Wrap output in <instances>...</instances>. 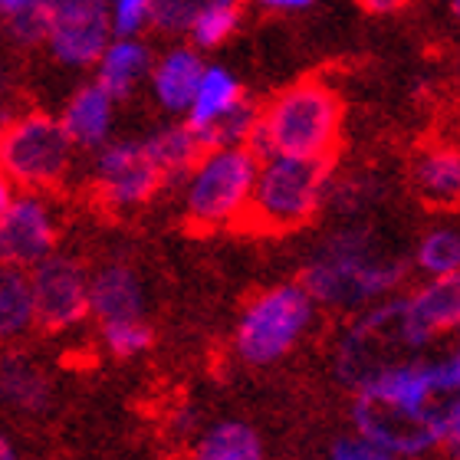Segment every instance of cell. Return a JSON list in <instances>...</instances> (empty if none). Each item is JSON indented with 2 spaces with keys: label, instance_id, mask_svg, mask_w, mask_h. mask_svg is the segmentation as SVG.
I'll return each instance as SVG.
<instances>
[{
  "label": "cell",
  "instance_id": "obj_1",
  "mask_svg": "<svg viewBox=\"0 0 460 460\" xmlns=\"http://www.w3.org/2000/svg\"><path fill=\"white\" fill-rule=\"evenodd\" d=\"M402 279L404 260L392 257L368 224H345L316 247L299 287L319 306L355 313L392 296Z\"/></svg>",
  "mask_w": 460,
  "mask_h": 460
},
{
  "label": "cell",
  "instance_id": "obj_2",
  "mask_svg": "<svg viewBox=\"0 0 460 460\" xmlns=\"http://www.w3.org/2000/svg\"><path fill=\"white\" fill-rule=\"evenodd\" d=\"M342 135V99L326 79L306 76L279 89L260 109L247 148L263 158H309L336 162Z\"/></svg>",
  "mask_w": 460,
  "mask_h": 460
},
{
  "label": "cell",
  "instance_id": "obj_3",
  "mask_svg": "<svg viewBox=\"0 0 460 460\" xmlns=\"http://www.w3.org/2000/svg\"><path fill=\"white\" fill-rule=\"evenodd\" d=\"M428 345L431 339L414 326L404 296L382 299L362 309L342 332L336 349V375L339 382L352 385L358 392L394 365L411 362L414 352H421Z\"/></svg>",
  "mask_w": 460,
  "mask_h": 460
},
{
  "label": "cell",
  "instance_id": "obj_4",
  "mask_svg": "<svg viewBox=\"0 0 460 460\" xmlns=\"http://www.w3.org/2000/svg\"><path fill=\"white\" fill-rule=\"evenodd\" d=\"M336 162L263 158L243 224L260 234H287L309 224L329 198Z\"/></svg>",
  "mask_w": 460,
  "mask_h": 460
},
{
  "label": "cell",
  "instance_id": "obj_5",
  "mask_svg": "<svg viewBox=\"0 0 460 460\" xmlns=\"http://www.w3.org/2000/svg\"><path fill=\"white\" fill-rule=\"evenodd\" d=\"M73 162H76V148L66 138L57 115L30 109L0 122V174L17 191H53L69 178Z\"/></svg>",
  "mask_w": 460,
  "mask_h": 460
},
{
  "label": "cell",
  "instance_id": "obj_6",
  "mask_svg": "<svg viewBox=\"0 0 460 460\" xmlns=\"http://www.w3.org/2000/svg\"><path fill=\"white\" fill-rule=\"evenodd\" d=\"M260 158L250 148L204 152L184 178V221L198 230L243 224Z\"/></svg>",
  "mask_w": 460,
  "mask_h": 460
},
{
  "label": "cell",
  "instance_id": "obj_7",
  "mask_svg": "<svg viewBox=\"0 0 460 460\" xmlns=\"http://www.w3.org/2000/svg\"><path fill=\"white\" fill-rule=\"evenodd\" d=\"M352 421L358 438L402 460L421 457L438 447H457L460 438V402H444L434 411H408L398 404L378 402L368 394H355Z\"/></svg>",
  "mask_w": 460,
  "mask_h": 460
},
{
  "label": "cell",
  "instance_id": "obj_8",
  "mask_svg": "<svg viewBox=\"0 0 460 460\" xmlns=\"http://www.w3.org/2000/svg\"><path fill=\"white\" fill-rule=\"evenodd\" d=\"M316 303L299 283L263 289L243 306L234 329V352L247 365H273L287 358L313 326Z\"/></svg>",
  "mask_w": 460,
  "mask_h": 460
},
{
  "label": "cell",
  "instance_id": "obj_9",
  "mask_svg": "<svg viewBox=\"0 0 460 460\" xmlns=\"http://www.w3.org/2000/svg\"><path fill=\"white\" fill-rule=\"evenodd\" d=\"M168 184L164 172L145 152L142 138L106 142L93 162V191L109 211H135L145 208Z\"/></svg>",
  "mask_w": 460,
  "mask_h": 460
},
{
  "label": "cell",
  "instance_id": "obj_10",
  "mask_svg": "<svg viewBox=\"0 0 460 460\" xmlns=\"http://www.w3.org/2000/svg\"><path fill=\"white\" fill-rule=\"evenodd\" d=\"M33 326L63 336L89 319V270L69 253H53L27 273Z\"/></svg>",
  "mask_w": 460,
  "mask_h": 460
},
{
  "label": "cell",
  "instance_id": "obj_11",
  "mask_svg": "<svg viewBox=\"0 0 460 460\" xmlns=\"http://www.w3.org/2000/svg\"><path fill=\"white\" fill-rule=\"evenodd\" d=\"M109 4L102 0H49L47 47L57 63L73 69L96 66L109 47Z\"/></svg>",
  "mask_w": 460,
  "mask_h": 460
},
{
  "label": "cell",
  "instance_id": "obj_12",
  "mask_svg": "<svg viewBox=\"0 0 460 460\" xmlns=\"http://www.w3.org/2000/svg\"><path fill=\"white\" fill-rule=\"evenodd\" d=\"M59 224L43 194H17L0 221V267L30 273L57 253Z\"/></svg>",
  "mask_w": 460,
  "mask_h": 460
},
{
  "label": "cell",
  "instance_id": "obj_13",
  "mask_svg": "<svg viewBox=\"0 0 460 460\" xmlns=\"http://www.w3.org/2000/svg\"><path fill=\"white\" fill-rule=\"evenodd\" d=\"M89 316H96L99 326L145 319L142 277L128 263H106L89 273Z\"/></svg>",
  "mask_w": 460,
  "mask_h": 460
},
{
  "label": "cell",
  "instance_id": "obj_14",
  "mask_svg": "<svg viewBox=\"0 0 460 460\" xmlns=\"http://www.w3.org/2000/svg\"><path fill=\"white\" fill-rule=\"evenodd\" d=\"M66 138L73 142V148H86V152H99L109 142L115 122V99H109V93L86 83L79 86L73 96L66 99L63 112L57 115Z\"/></svg>",
  "mask_w": 460,
  "mask_h": 460
},
{
  "label": "cell",
  "instance_id": "obj_15",
  "mask_svg": "<svg viewBox=\"0 0 460 460\" xmlns=\"http://www.w3.org/2000/svg\"><path fill=\"white\" fill-rule=\"evenodd\" d=\"M414 194L431 208H457L460 201V152L447 142L424 145L411 162Z\"/></svg>",
  "mask_w": 460,
  "mask_h": 460
},
{
  "label": "cell",
  "instance_id": "obj_16",
  "mask_svg": "<svg viewBox=\"0 0 460 460\" xmlns=\"http://www.w3.org/2000/svg\"><path fill=\"white\" fill-rule=\"evenodd\" d=\"M53 404V382L33 358L20 352L0 355V408L17 414H43Z\"/></svg>",
  "mask_w": 460,
  "mask_h": 460
},
{
  "label": "cell",
  "instance_id": "obj_17",
  "mask_svg": "<svg viewBox=\"0 0 460 460\" xmlns=\"http://www.w3.org/2000/svg\"><path fill=\"white\" fill-rule=\"evenodd\" d=\"M204 66L208 63L191 47H174L158 63H152L148 76H152V93L158 99V106L168 112H188Z\"/></svg>",
  "mask_w": 460,
  "mask_h": 460
},
{
  "label": "cell",
  "instance_id": "obj_18",
  "mask_svg": "<svg viewBox=\"0 0 460 460\" xmlns=\"http://www.w3.org/2000/svg\"><path fill=\"white\" fill-rule=\"evenodd\" d=\"M404 303L414 326L434 342L444 332H454L460 323V277L428 279L411 296H404Z\"/></svg>",
  "mask_w": 460,
  "mask_h": 460
},
{
  "label": "cell",
  "instance_id": "obj_19",
  "mask_svg": "<svg viewBox=\"0 0 460 460\" xmlns=\"http://www.w3.org/2000/svg\"><path fill=\"white\" fill-rule=\"evenodd\" d=\"M243 99H247V93L240 86V79L234 76L227 66H221V63H208L201 73V83L194 89L191 109H188V122L184 125H188L194 135L204 132L208 125L224 119L230 109H237Z\"/></svg>",
  "mask_w": 460,
  "mask_h": 460
},
{
  "label": "cell",
  "instance_id": "obj_20",
  "mask_svg": "<svg viewBox=\"0 0 460 460\" xmlns=\"http://www.w3.org/2000/svg\"><path fill=\"white\" fill-rule=\"evenodd\" d=\"M152 49L142 40H109L106 53L96 63V86L109 93V99H125L135 83L148 76Z\"/></svg>",
  "mask_w": 460,
  "mask_h": 460
},
{
  "label": "cell",
  "instance_id": "obj_21",
  "mask_svg": "<svg viewBox=\"0 0 460 460\" xmlns=\"http://www.w3.org/2000/svg\"><path fill=\"white\" fill-rule=\"evenodd\" d=\"M142 145H145V152L152 155V162L164 172L168 181L188 178L194 162L204 155L198 135H194L184 122H172V125H164V128H158V132L145 135Z\"/></svg>",
  "mask_w": 460,
  "mask_h": 460
},
{
  "label": "cell",
  "instance_id": "obj_22",
  "mask_svg": "<svg viewBox=\"0 0 460 460\" xmlns=\"http://www.w3.org/2000/svg\"><path fill=\"white\" fill-rule=\"evenodd\" d=\"M191 460H267V454L247 421H217L201 431Z\"/></svg>",
  "mask_w": 460,
  "mask_h": 460
},
{
  "label": "cell",
  "instance_id": "obj_23",
  "mask_svg": "<svg viewBox=\"0 0 460 460\" xmlns=\"http://www.w3.org/2000/svg\"><path fill=\"white\" fill-rule=\"evenodd\" d=\"M33 326V299L27 273L0 267V345L13 342Z\"/></svg>",
  "mask_w": 460,
  "mask_h": 460
},
{
  "label": "cell",
  "instance_id": "obj_24",
  "mask_svg": "<svg viewBox=\"0 0 460 460\" xmlns=\"http://www.w3.org/2000/svg\"><path fill=\"white\" fill-rule=\"evenodd\" d=\"M240 20H243V7L234 4V0H208V4H198V13L191 20V49H217L224 47L234 33H237Z\"/></svg>",
  "mask_w": 460,
  "mask_h": 460
},
{
  "label": "cell",
  "instance_id": "obj_25",
  "mask_svg": "<svg viewBox=\"0 0 460 460\" xmlns=\"http://www.w3.org/2000/svg\"><path fill=\"white\" fill-rule=\"evenodd\" d=\"M0 30L17 47L47 43L49 0H0Z\"/></svg>",
  "mask_w": 460,
  "mask_h": 460
},
{
  "label": "cell",
  "instance_id": "obj_26",
  "mask_svg": "<svg viewBox=\"0 0 460 460\" xmlns=\"http://www.w3.org/2000/svg\"><path fill=\"white\" fill-rule=\"evenodd\" d=\"M414 263L431 273V279L457 277L460 270V230L457 227H434L428 230L418 247H414Z\"/></svg>",
  "mask_w": 460,
  "mask_h": 460
},
{
  "label": "cell",
  "instance_id": "obj_27",
  "mask_svg": "<svg viewBox=\"0 0 460 460\" xmlns=\"http://www.w3.org/2000/svg\"><path fill=\"white\" fill-rule=\"evenodd\" d=\"M102 342L115 358H135L152 349L155 332L148 319H128V323H109L102 326Z\"/></svg>",
  "mask_w": 460,
  "mask_h": 460
},
{
  "label": "cell",
  "instance_id": "obj_28",
  "mask_svg": "<svg viewBox=\"0 0 460 460\" xmlns=\"http://www.w3.org/2000/svg\"><path fill=\"white\" fill-rule=\"evenodd\" d=\"M152 23V0H115L109 7V30L115 40H138Z\"/></svg>",
  "mask_w": 460,
  "mask_h": 460
},
{
  "label": "cell",
  "instance_id": "obj_29",
  "mask_svg": "<svg viewBox=\"0 0 460 460\" xmlns=\"http://www.w3.org/2000/svg\"><path fill=\"white\" fill-rule=\"evenodd\" d=\"M198 13V0H152V23L148 27L162 30L168 37L188 33L191 20Z\"/></svg>",
  "mask_w": 460,
  "mask_h": 460
},
{
  "label": "cell",
  "instance_id": "obj_30",
  "mask_svg": "<svg viewBox=\"0 0 460 460\" xmlns=\"http://www.w3.org/2000/svg\"><path fill=\"white\" fill-rule=\"evenodd\" d=\"M332 460H402L394 457V454L382 451V447H375L372 441H365V438H339L332 444Z\"/></svg>",
  "mask_w": 460,
  "mask_h": 460
},
{
  "label": "cell",
  "instance_id": "obj_31",
  "mask_svg": "<svg viewBox=\"0 0 460 460\" xmlns=\"http://www.w3.org/2000/svg\"><path fill=\"white\" fill-rule=\"evenodd\" d=\"M194 428H198V408H194V404L178 408L174 418H172V431L174 434H194Z\"/></svg>",
  "mask_w": 460,
  "mask_h": 460
},
{
  "label": "cell",
  "instance_id": "obj_32",
  "mask_svg": "<svg viewBox=\"0 0 460 460\" xmlns=\"http://www.w3.org/2000/svg\"><path fill=\"white\" fill-rule=\"evenodd\" d=\"M267 10H277V13H303V10H313V0H267Z\"/></svg>",
  "mask_w": 460,
  "mask_h": 460
},
{
  "label": "cell",
  "instance_id": "obj_33",
  "mask_svg": "<svg viewBox=\"0 0 460 460\" xmlns=\"http://www.w3.org/2000/svg\"><path fill=\"white\" fill-rule=\"evenodd\" d=\"M13 198H17V188L0 174V221H4V214L10 211V204H13Z\"/></svg>",
  "mask_w": 460,
  "mask_h": 460
},
{
  "label": "cell",
  "instance_id": "obj_34",
  "mask_svg": "<svg viewBox=\"0 0 460 460\" xmlns=\"http://www.w3.org/2000/svg\"><path fill=\"white\" fill-rule=\"evenodd\" d=\"M0 460H20L17 444L10 441V434H4V431H0Z\"/></svg>",
  "mask_w": 460,
  "mask_h": 460
},
{
  "label": "cell",
  "instance_id": "obj_35",
  "mask_svg": "<svg viewBox=\"0 0 460 460\" xmlns=\"http://www.w3.org/2000/svg\"><path fill=\"white\" fill-rule=\"evenodd\" d=\"M7 93V73H4V63H0V99Z\"/></svg>",
  "mask_w": 460,
  "mask_h": 460
}]
</instances>
